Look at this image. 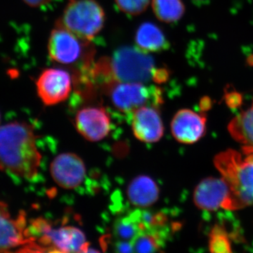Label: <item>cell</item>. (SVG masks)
<instances>
[{"label": "cell", "mask_w": 253, "mask_h": 253, "mask_svg": "<svg viewBox=\"0 0 253 253\" xmlns=\"http://www.w3.org/2000/svg\"><path fill=\"white\" fill-rule=\"evenodd\" d=\"M41 155L34 128L25 122L0 126V169L11 175L33 179L39 172Z\"/></svg>", "instance_id": "cell-1"}, {"label": "cell", "mask_w": 253, "mask_h": 253, "mask_svg": "<svg viewBox=\"0 0 253 253\" xmlns=\"http://www.w3.org/2000/svg\"><path fill=\"white\" fill-rule=\"evenodd\" d=\"M214 164L231 189L234 211L253 205V154L229 149L219 153Z\"/></svg>", "instance_id": "cell-2"}, {"label": "cell", "mask_w": 253, "mask_h": 253, "mask_svg": "<svg viewBox=\"0 0 253 253\" xmlns=\"http://www.w3.org/2000/svg\"><path fill=\"white\" fill-rule=\"evenodd\" d=\"M31 244L28 251H49L60 253L89 252V246L84 233L73 226L53 228L47 221L41 218L31 221L28 226Z\"/></svg>", "instance_id": "cell-3"}, {"label": "cell", "mask_w": 253, "mask_h": 253, "mask_svg": "<svg viewBox=\"0 0 253 253\" xmlns=\"http://www.w3.org/2000/svg\"><path fill=\"white\" fill-rule=\"evenodd\" d=\"M48 54L54 62L65 66H79L83 72L92 66L94 50L90 41L82 39L67 29L56 24L47 44Z\"/></svg>", "instance_id": "cell-4"}, {"label": "cell", "mask_w": 253, "mask_h": 253, "mask_svg": "<svg viewBox=\"0 0 253 253\" xmlns=\"http://www.w3.org/2000/svg\"><path fill=\"white\" fill-rule=\"evenodd\" d=\"M106 14L97 0H69L56 24L90 41L102 31Z\"/></svg>", "instance_id": "cell-5"}, {"label": "cell", "mask_w": 253, "mask_h": 253, "mask_svg": "<svg viewBox=\"0 0 253 253\" xmlns=\"http://www.w3.org/2000/svg\"><path fill=\"white\" fill-rule=\"evenodd\" d=\"M113 78L116 82L146 83L152 80L156 67L149 53L138 47L123 46L109 57Z\"/></svg>", "instance_id": "cell-6"}, {"label": "cell", "mask_w": 253, "mask_h": 253, "mask_svg": "<svg viewBox=\"0 0 253 253\" xmlns=\"http://www.w3.org/2000/svg\"><path fill=\"white\" fill-rule=\"evenodd\" d=\"M104 89L107 91L113 106L126 114L131 115L143 106H158L163 101L161 89L145 83L113 82Z\"/></svg>", "instance_id": "cell-7"}, {"label": "cell", "mask_w": 253, "mask_h": 253, "mask_svg": "<svg viewBox=\"0 0 253 253\" xmlns=\"http://www.w3.org/2000/svg\"><path fill=\"white\" fill-rule=\"evenodd\" d=\"M31 243L26 213L13 217L7 204L0 201V253L22 252Z\"/></svg>", "instance_id": "cell-8"}, {"label": "cell", "mask_w": 253, "mask_h": 253, "mask_svg": "<svg viewBox=\"0 0 253 253\" xmlns=\"http://www.w3.org/2000/svg\"><path fill=\"white\" fill-rule=\"evenodd\" d=\"M72 84L71 75L66 70L46 68L37 79V92L43 104L54 106L68 99Z\"/></svg>", "instance_id": "cell-9"}, {"label": "cell", "mask_w": 253, "mask_h": 253, "mask_svg": "<svg viewBox=\"0 0 253 253\" xmlns=\"http://www.w3.org/2000/svg\"><path fill=\"white\" fill-rule=\"evenodd\" d=\"M194 201L198 208L205 211L219 208L234 211L230 188L222 177H208L201 181L195 189Z\"/></svg>", "instance_id": "cell-10"}, {"label": "cell", "mask_w": 253, "mask_h": 253, "mask_svg": "<svg viewBox=\"0 0 253 253\" xmlns=\"http://www.w3.org/2000/svg\"><path fill=\"white\" fill-rule=\"evenodd\" d=\"M50 172L55 182L66 189L81 186L86 176L84 161L73 153H63L53 160Z\"/></svg>", "instance_id": "cell-11"}, {"label": "cell", "mask_w": 253, "mask_h": 253, "mask_svg": "<svg viewBox=\"0 0 253 253\" xmlns=\"http://www.w3.org/2000/svg\"><path fill=\"white\" fill-rule=\"evenodd\" d=\"M111 118L106 109L88 106L78 111L75 126L86 140L96 142L104 139L111 131Z\"/></svg>", "instance_id": "cell-12"}, {"label": "cell", "mask_w": 253, "mask_h": 253, "mask_svg": "<svg viewBox=\"0 0 253 253\" xmlns=\"http://www.w3.org/2000/svg\"><path fill=\"white\" fill-rule=\"evenodd\" d=\"M131 129L136 139L142 142L161 140L164 126L157 106L149 105L134 111L131 114Z\"/></svg>", "instance_id": "cell-13"}, {"label": "cell", "mask_w": 253, "mask_h": 253, "mask_svg": "<svg viewBox=\"0 0 253 253\" xmlns=\"http://www.w3.org/2000/svg\"><path fill=\"white\" fill-rule=\"evenodd\" d=\"M206 130V117L192 110L181 109L171 122V131L174 139L182 144L196 142Z\"/></svg>", "instance_id": "cell-14"}, {"label": "cell", "mask_w": 253, "mask_h": 253, "mask_svg": "<svg viewBox=\"0 0 253 253\" xmlns=\"http://www.w3.org/2000/svg\"><path fill=\"white\" fill-rule=\"evenodd\" d=\"M160 190L156 181L146 175L136 176L126 189L129 203L137 208L151 207L159 199Z\"/></svg>", "instance_id": "cell-15"}, {"label": "cell", "mask_w": 253, "mask_h": 253, "mask_svg": "<svg viewBox=\"0 0 253 253\" xmlns=\"http://www.w3.org/2000/svg\"><path fill=\"white\" fill-rule=\"evenodd\" d=\"M134 41L136 47L146 53L161 52L169 46L162 30L151 22L141 23L136 31Z\"/></svg>", "instance_id": "cell-16"}, {"label": "cell", "mask_w": 253, "mask_h": 253, "mask_svg": "<svg viewBox=\"0 0 253 253\" xmlns=\"http://www.w3.org/2000/svg\"><path fill=\"white\" fill-rule=\"evenodd\" d=\"M228 130L242 146L243 154H253V101L249 109L231 120Z\"/></svg>", "instance_id": "cell-17"}, {"label": "cell", "mask_w": 253, "mask_h": 253, "mask_svg": "<svg viewBox=\"0 0 253 253\" xmlns=\"http://www.w3.org/2000/svg\"><path fill=\"white\" fill-rule=\"evenodd\" d=\"M151 5L158 19L166 23L177 22L185 13L181 0H152Z\"/></svg>", "instance_id": "cell-18"}, {"label": "cell", "mask_w": 253, "mask_h": 253, "mask_svg": "<svg viewBox=\"0 0 253 253\" xmlns=\"http://www.w3.org/2000/svg\"><path fill=\"white\" fill-rule=\"evenodd\" d=\"M140 233V226L135 211L128 215L118 219L113 226V234L118 241L132 243Z\"/></svg>", "instance_id": "cell-19"}, {"label": "cell", "mask_w": 253, "mask_h": 253, "mask_svg": "<svg viewBox=\"0 0 253 253\" xmlns=\"http://www.w3.org/2000/svg\"><path fill=\"white\" fill-rule=\"evenodd\" d=\"M134 252L154 253L161 248L163 244L161 231H143L132 241Z\"/></svg>", "instance_id": "cell-20"}, {"label": "cell", "mask_w": 253, "mask_h": 253, "mask_svg": "<svg viewBox=\"0 0 253 253\" xmlns=\"http://www.w3.org/2000/svg\"><path fill=\"white\" fill-rule=\"evenodd\" d=\"M210 251L212 253H231V240L227 232L221 226L215 225L209 235Z\"/></svg>", "instance_id": "cell-21"}, {"label": "cell", "mask_w": 253, "mask_h": 253, "mask_svg": "<svg viewBox=\"0 0 253 253\" xmlns=\"http://www.w3.org/2000/svg\"><path fill=\"white\" fill-rule=\"evenodd\" d=\"M120 11L130 16H137L147 9L151 0H115Z\"/></svg>", "instance_id": "cell-22"}, {"label": "cell", "mask_w": 253, "mask_h": 253, "mask_svg": "<svg viewBox=\"0 0 253 253\" xmlns=\"http://www.w3.org/2000/svg\"><path fill=\"white\" fill-rule=\"evenodd\" d=\"M226 102L231 108H237L242 102L241 95L236 91H230L226 94Z\"/></svg>", "instance_id": "cell-23"}, {"label": "cell", "mask_w": 253, "mask_h": 253, "mask_svg": "<svg viewBox=\"0 0 253 253\" xmlns=\"http://www.w3.org/2000/svg\"><path fill=\"white\" fill-rule=\"evenodd\" d=\"M168 78H169V71L167 68H156L153 75L152 81L158 84H161V83H166Z\"/></svg>", "instance_id": "cell-24"}, {"label": "cell", "mask_w": 253, "mask_h": 253, "mask_svg": "<svg viewBox=\"0 0 253 253\" xmlns=\"http://www.w3.org/2000/svg\"><path fill=\"white\" fill-rule=\"evenodd\" d=\"M23 1L31 7L38 8L47 4L51 0H23Z\"/></svg>", "instance_id": "cell-25"}, {"label": "cell", "mask_w": 253, "mask_h": 253, "mask_svg": "<svg viewBox=\"0 0 253 253\" xmlns=\"http://www.w3.org/2000/svg\"><path fill=\"white\" fill-rule=\"evenodd\" d=\"M201 107L203 111H207L211 107V101L209 98L205 97L201 103Z\"/></svg>", "instance_id": "cell-26"}, {"label": "cell", "mask_w": 253, "mask_h": 253, "mask_svg": "<svg viewBox=\"0 0 253 253\" xmlns=\"http://www.w3.org/2000/svg\"><path fill=\"white\" fill-rule=\"evenodd\" d=\"M196 4H202L203 3H204L205 1H207V0H192Z\"/></svg>", "instance_id": "cell-27"}]
</instances>
